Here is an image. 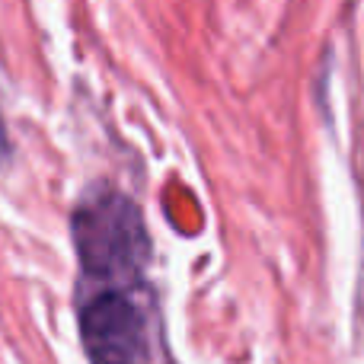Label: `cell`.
Instances as JSON below:
<instances>
[{
    "mask_svg": "<svg viewBox=\"0 0 364 364\" xmlns=\"http://www.w3.org/2000/svg\"><path fill=\"white\" fill-rule=\"evenodd\" d=\"M147 275L80 278L77 323L90 364H154Z\"/></svg>",
    "mask_w": 364,
    "mask_h": 364,
    "instance_id": "obj_1",
    "label": "cell"
},
{
    "mask_svg": "<svg viewBox=\"0 0 364 364\" xmlns=\"http://www.w3.org/2000/svg\"><path fill=\"white\" fill-rule=\"evenodd\" d=\"M10 157H13V144H10V134H6V122L0 115V170L10 164Z\"/></svg>",
    "mask_w": 364,
    "mask_h": 364,
    "instance_id": "obj_2",
    "label": "cell"
}]
</instances>
